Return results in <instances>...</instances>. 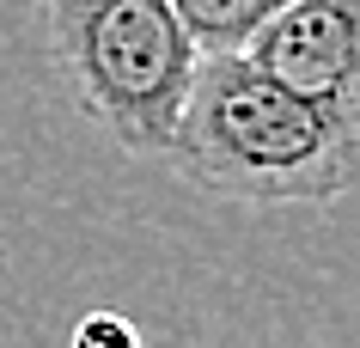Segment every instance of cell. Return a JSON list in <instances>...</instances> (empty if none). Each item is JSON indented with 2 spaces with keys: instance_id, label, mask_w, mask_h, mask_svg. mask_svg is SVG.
<instances>
[{
  "instance_id": "1",
  "label": "cell",
  "mask_w": 360,
  "mask_h": 348,
  "mask_svg": "<svg viewBox=\"0 0 360 348\" xmlns=\"http://www.w3.org/2000/svg\"><path fill=\"white\" fill-rule=\"evenodd\" d=\"M165 165L245 208H323L360 183V122L263 74L245 49L195 61Z\"/></svg>"
},
{
  "instance_id": "2",
  "label": "cell",
  "mask_w": 360,
  "mask_h": 348,
  "mask_svg": "<svg viewBox=\"0 0 360 348\" xmlns=\"http://www.w3.org/2000/svg\"><path fill=\"white\" fill-rule=\"evenodd\" d=\"M43 37L79 116L134 159H165L195 79L190 25L171 0H37Z\"/></svg>"
},
{
  "instance_id": "3",
  "label": "cell",
  "mask_w": 360,
  "mask_h": 348,
  "mask_svg": "<svg viewBox=\"0 0 360 348\" xmlns=\"http://www.w3.org/2000/svg\"><path fill=\"white\" fill-rule=\"evenodd\" d=\"M245 56L311 104L360 122V0H287L245 43Z\"/></svg>"
},
{
  "instance_id": "4",
  "label": "cell",
  "mask_w": 360,
  "mask_h": 348,
  "mask_svg": "<svg viewBox=\"0 0 360 348\" xmlns=\"http://www.w3.org/2000/svg\"><path fill=\"white\" fill-rule=\"evenodd\" d=\"M171 6H177V19L190 25L195 49L214 56V49H245L263 31V19H275L287 0H171Z\"/></svg>"
},
{
  "instance_id": "5",
  "label": "cell",
  "mask_w": 360,
  "mask_h": 348,
  "mask_svg": "<svg viewBox=\"0 0 360 348\" xmlns=\"http://www.w3.org/2000/svg\"><path fill=\"white\" fill-rule=\"evenodd\" d=\"M68 348H141V330L122 311H86Z\"/></svg>"
}]
</instances>
